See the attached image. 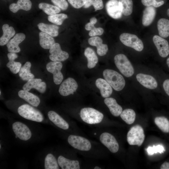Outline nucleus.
Segmentation results:
<instances>
[{"instance_id": "obj_1", "label": "nucleus", "mask_w": 169, "mask_h": 169, "mask_svg": "<svg viewBox=\"0 0 169 169\" xmlns=\"http://www.w3.org/2000/svg\"><path fill=\"white\" fill-rule=\"evenodd\" d=\"M103 74L105 79L114 90L120 91L124 87L125 80L118 72L112 69H106L103 71Z\"/></svg>"}, {"instance_id": "obj_2", "label": "nucleus", "mask_w": 169, "mask_h": 169, "mask_svg": "<svg viewBox=\"0 0 169 169\" xmlns=\"http://www.w3.org/2000/svg\"><path fill=\"white\" fill-rule=\"evenodd\" d=\"M114 60L117 68L124 75L129 77L133 74V67L125 55L123 54H117L115 56Z\"/></svg>"}, {"instance_id": "obj_3", "label": "nucleus", "mask_w": 169, "mask_h": 169, "mask_svg": "<svg viewBox=\"0 0 169 169\" xmlns=\"http://www.w3.org/2000/svg\"><path fill=\"white\" fill-rule=\"evenodd\" d=\"M82 120L87 123L93 124L100 123L104 115L101 112L92 108L86 107L82 109L80 113Z\"/></svg>"}, {"instance_id": "obj_4", "label": "nucleus", "mask_w": 169, "mask_h": 169, "mask_svg": "<svg viewBox=\"0 0 169 169\" xmlns=\"http://www.w3.org/2000/svg\"><path fill=\"white\" fill-rule=\"evenodd\" d=\"M145 137L142 127L136 125L131 128L127 133V140L131 145H137L140 146L144 141Z\"/></svg>"}, {"instance_id": "obj_5", "label": "nucleus", "mask_w": 169, "mask_h": 169, "mask_svg": "<svg viewBox=\"0 0 169 169\" xmlns=\"http://www.w3.org/2000/svg\"><path fill=\"white\" fill-rule=\"evenodd\" d=\"M18 111L20 116L27 119L38 122H41L43 120L42 113L28 105H21L18 108Z\"/></svg>"}, {"instance_id": "obj_6", "label": "nucleus", "mask_w": 169, "mask_h": 169, "mask_svg": "<svg viewBox=\"0 0 169 169\" xmlns=\"http://www.w3.org/2000/svg\"><path fill=\"white\" fill-rule=\"evenodd\" d=\"M120 39L124 45L137 51H141L144 48L142 41L135 34L124 33L120 35Z\"/></svg>"}, {"instance_id": "obj_7", "label": "nucleus", "mask_w": 169, "mask_h": 169, "mask_svg": "<svg viewBox=\"0 0 169 169\" xmlns=\"http://www.w3.org/2000/svg\"><path fill=\"white\" fill-rule=\"evenodd\" d=\"M68 141L73 147L79 150L88 151L91 148L90 141L82 136L71 135L68 137Z\"/></svg>"}, {"instance_id": "obj_8", "label": "nucleus", "mask_w": 169, "mask_h": 169, "mask_svg": "<svg viewBox=\"0 0 169 169\" xmlns=\"http://www.w3.org/2000/svg\"><path fill=\"white\" fill-rule=\"evenodd\" d=\"M63 67L60 61H53L48 63L46 66L47 71L53 75V80L56 84H60L63 79V76L61 72Z\"/></svg>"}, {"instance_id": "obj_9", "label": "nucleus", "mask_w": 169, "mask_h": 169, "mask_svg": "<svg viewBox=\"0 0 169 169\" xmlns=\"http://www.w3.org/2000/svg\"><path fill=\"white\" fill-rule=\"evenodd\" d=\"M78 87V84L75 80L73 78L69 77L61 83L59 91L61 95L67 96L70 94H73Z\"/></svg>"}, {"instance_id": "obj_10", "label": "nucleus", "mask_w": 169, "mask_h": 169, "mask_svg": "<svg viewBox=\"0 0 169 169\" xmlns=\"http://www.w3.org/2000/svg\"><path fill=\"white\" fill-rule=\"evenodd\" d=\"M101 142L113 153L117 152L119 149V145L114 136L108 132H104L100 136Z\"/></svg>"}, {"instance_id": "obj_11", "label": "nucleus", "mask_w": 169, "mask_h": 169, "mask_svg": "<svg viewBox=\"0 0 169 169\" xmlns=\"http://www.w3.org/2000/svg\"><path fill=\"white\" fill-rule=\"evenodd\" d=\"M13 130L16 135V138L27 141L31 136V133L29 128L24 124L19 122L14 123L12 125Z\"/></svg>"}, {"instance_id": "obj_12", "label": "nucleus", "mask_w": 169, "mask_h": 169, "mask_svg": "<svg viewBox=\"0 0 169 169\" xmlns=\"http://www.w3.org/2000/svg\"><path fill=\"white\" fill-rule=\"evenodd\" d=\"M106 8L108 14L113 18L118 19L122 17V6L119 0H109L106 4Z\"/></svg>"}, {"instance_id": "obj_13", "label": "nucleus", "mask_w": 169, "mask_h": 169, "mask_svg": "<svg viewBox=\"0 0 169 169\" xmlns=\"http://www.w3.org/2000/svg\"><path fill=\"white\" fill-rule=\"evenodd\" d=\"M50 59L53 61H63L67 59L69 57L68 53L61 49L58 43H55L49 49Z\"/></svg>"}, {"instance_id": "obj_14", "label": "nucleus", "mask_w": 169, "mask_h": 169, "mask_svg": "<svg viewBox=\"0 0 169 169\" xmlns=\"http://www.w3.org/2000/svg\"><path fill=\"white\" fill-rule=\"evenodd\" d=\"M153 41L159 55L162 57H166L169 54V44L168 41L163 38L156 35L153 36Z\"/></svg>"}, {"instance_id": "obj_15", "label": "nucleus", "mask_w": 169, "mask_h": 169, "mask_svg": "<svg viewBox=\"0 0 169 169\" xmlns=\"http://www.w3.org/2000/svg\"><path fill=\"white\" fill-rule=\"evenodd\" d=\"M46 84L40 79L33 78L29 80L23 85V89L29 91L32 89L34 88L41 93H44L46 90Z\"/></svg>"}, {"instance_id": "obj_16", "label": "nucleus", "mask_w": 169, "mask_h": 169, "mask_svg": "<svg viewBox=\"0 0 169 169\" xmlns=\"http://www.w3.org/2000/svg\"><path fill=\"white\" fill-rule=\"evenodd\" d=\"M136 78L139 83L147 88L154 89L157 87V81L151 75L139 73L136 75Z\"/></svg>"}, {"instance_id": "obj_17", "label": "nucleus", "mask_w": 169, "mask_h": 169, "mask_svg": "<svg viewBox=\"0 0 169 169\" xmlns=\"http://www.w3.org/2000/svg\"><path fill=\"white\" fill-rule=\"evenodd\" d=\"M25 35L23 33H17L7 44L8 51L9 52L18 53L20 51L19 44L25 38Z\"/></svg>"}, {"instance_id": "obj_18", "label": "nucleus", "mask_w": 169, "mask_h": 169, "mask_svg": "<svg viewBox=\"0 0 169 169\" xmlns=\"http://www.w3.org/2000/svg\"><path fill=\"white\" fill-rule=\"evenodd\" d=\"M88 42L90 45L96 47L97 53L100 56H104L107 53L108 50V46L102 43V40L100 38L92 37L88 39Z\"/></svg>"}, {"instance_id": "obj_19", "label": "nucleus", "mask_w": 169, "mask_h": 169, "mask_svg": "<svg viewBox=\"0 0 169 169\" xmlns=\"http://www.w3.org/2000/svg\"><path fill=\"white\" fill-rule=\"evenodd\" d=\"M95 85L100 90L103 97L107 98L111 95L113 91L112 87L105 79L102 78L97 79L95 81Z\"/></svg>"}, {"instance_id": "obj_20", "label": "nucleus", "mask_w": 169, "mask_h": 169, "mask_svg": "<svg viewBox=\"0 0 169 169\" xmlns=\"http://www.w3.org/2000/svg\"><path fill=\"white\" fill-rule=\"evenodd\" d=\"M156 14L155 7L152 6L146 7L143 11L142 23L143 26H147L153 21Z\"/></svg>"}, {"instance_id": "obj_21", "label": "nucleus", "mask_w": 169, "mask_h": 169, "mask_svg": "<svg viewBox=\"0 0 169 169\" xmlns=\"http://www.w3.org/2000/svg\"><path fill=\"white\" fill-rule=\"evenodd\" d=\"M104 102L113 116L117 117L120 115L122 111V108L117 103L115 99L113 98L107 97L105 99Z\"/></svg>"}, {"instance_id": "obj_22", "label": "nucleus", "mask_w": 169, "mask_h": 169, "mask_svg": "<svg viewBox=\"0 0 169 169\" xmlns=\"http://www.w3.org/2000/svg\"><path fill=\"white\" fill-rule=\"evenodd\" d=\"M48 115L50 120L59 127L64 130L69 128V125L67 122L55 111H50Z\"/></svg>"}, {"instance_id": "obj_23", "label": "nucleus", "mask_w": 169, "mask_h": 169, "mask_svg": "<svg viewBox=\"0 0 169 169\" xmlns=\"http://www.w3.org/2000/svg\"><path fill=\"white\" fill-rule=\"evenodd\" d=\"M19 96L34 107H37L40 104V100L38 97L33 94L24 90L18 92Z\"/></svg>"}, {"instance_id": "obj_24", "label": "nucleus", "mask_w": 169, "mask_h": 169, "mask_svg": "<svg viewBox=\"0 0 169 169\" xmlns=\"http://www.w3.org/2000/svg\"><path fill=\"white\" fill-rule=\"evenodd\" d=\"M2 28L3 34L0 38L1 46L7 44L10 39L14 36L15 33L14 28L12 26H9L7 24H4Z\"/></svg>"}, {"instance_id": "obj_25", "label": "nucleus", "mask_w": 169, "mask_h": 169, "mask_svg": "<svg viewBox=\"0 0 169 169\" xmlns=\"http://www.w3.org/2000/svg\"><path fill=\"white\" fill-rule=\"evenodd\" d=\"M59 166L62 169H79V162L77 160H71L60 156L58 158Z\"/></svg>"}, {"instance_id": "obj_26", "label": "nucleus", "mask_w": 169, "mask_h": 169, "mask_svg": "<svg viewBox=\"0 0 169 169\" xmlns=\"http://www.w3.org/2000/svg\"><path fill=\"white\" fill-rule=\"evenodd\" d=\"M32 5L30 0H18L16 3L11 4L9 8L11 12L16 13L20 9L29 11L31 9Z\"/></svg>"}, {"instance_id": "obj_27", "label": "nucleus", "mask_w": 169, "mask_h": 169, "mask_svg": "<svg viewBox=\"0 0 169 169\" xmlns=\"http://www.w3.org/2000/svg\"><path fill=\"white\" fill-rule=\"evenodd\" d=\"M39 43L41 46L45 49H50L55 43L52 37L43 32L39 33Z\"/></svg>"}, {"instance_id": "obj_28", "label": "nucleus", "mask_w": 169, "mask_h": 169, "mask_svg": "<svg viewBox=\"0 0 169 169\" xmlns=\"http://www.w3.org/2000/svg\"><path fill=\"white\" fill-rule=\"evenodd\" d=\"M38 29L52 37L57 36L59 34V27L56 25L48 24L41 23L37 25Z\"/></svg>"}, {"instance_id": "obj_29", "label": "nucleus", "mask_w": 169, "mask_h": 169, "mask_svg": "<svg viewBox=\"0 0 169 169\" xmlns=\"http://www.w3.org/2000/svg\"><path fill=\"white\" fill-rule=\"evenodd\" d=\"M157 27L160 36L166 38L169 36V20L161 18L157 22Z\"/></svg>"}, {"instance_id": "obj_30", "label": "nucleus", "mask_w": 169, "mask_h": 169, "mask_svg": "<svg viewBox=\"0 0 169 169\" xmlns=\"http://www.w3.org/2000/svg\"><path fill=\"white\" fill-rule=\"evenodd\" d=\"M84 55L87 59V67L89 69L94 68L97 63L98 58L94 51L90 47L87 48L84 51Z\"/></svg>"}, {"instance_id": "obj_31", "label": "nucleus", "mask_w": 169, "mask_h": 169, "mask_svg": "<svg viewBox=\"0 0 169 169\" xmlns=\"http://www.w3.org/2000/svg\"><path fill=\"white\" fill-rule=\"evenodd\" d=\"M31 64L30 62H27L21 67L19 72V75L23 80L28 81L34 78V75L31 72L30 68Z\"/></svg>"}, {"instance_id": "obj_32", "label": "nucleus", "mask_w": 169, "mask_h": 169, "mask_svg": "<svg viewBox=\"0 0 169 169\" xmlns=\"http://www.w3.org/2000/svg\"><path fill=\"white\" fill-rule=\"evenodd\" d=\"M38 8L49 15L57 14L60 11V8L58 7L45 3H39Z\"/></svg>"}, {"instance_id": "obj_33", "label": "nucleus", "mask_w": 169, "mask_h": 169, "mask_svg": "<svg viewBox=\"0 0 169 169\" xmlns=\"http://www.w3.org/2000/svg\"><path fill=\"white\" fill-rule=\"evenodd\" d=\"M120 115L122 120L129 125L132 124L136 119V113L133 110L131 109L124 110Z\"/></svg>"}, {"instance_id": "obj_34", "label": "nucleus", "mask_w": 169, "mask_h": 169, "mask_svg": "<svg viewBox=\"0 0 169 169\" xmlns=\"http://www.w3.org/2000/svg\"><path fill=\"white\" fill-rule=\"evenodd\" d=\"M155 124L164 133L169 132V120L164 116L156 117L154 119Z\"/></svg>"}, {"instance_id": "obj_35", "label": "nucleus", "mask_w": 169, "mask_h": 169, "mask_svg": "<svg viewBox=\"0 0 169 169\" xmlns=\"http://www.w3.org/2000/svg\"><path fill=\"white\" fill-rule=\"evenodd\" d=\"M58 161L55 157L51 154H48L44 161V168L45 169H59Z\"/></svg>"}, {"instance_id": "obj_36", "label": "nucleus", "mask_w": 169, "mask_h": 169, "mask_svg": "<svg viewBox=\"0 0 169 169\" xmlns=\"http://www.w3.org/2000/svg\"><path fill=\"white\" fill-rule=\"evenodd\" d=\"M122 6V14L127 16L130 15L133 11L132 0H118Z\"/></svg>"}, {"instance_id": "obj_37", "label": "nucleus", "mask_w": 169, "mask_h": 169, "mask_svg": "<svg viewBox=\"0 0 169 169\" xmlns=\"http://www.w3.org/2000/svg\"><path fill=\"white\" fill-rule=\"evenodd\" d=\"M68 18L67 15L64 13L57 14L48 17V20L50 22L56 25L62 24L64 21Z\"/></svg>"}, {"instance_id": "obj_38", "label": "nucleus", "mask_w": 169, "mask_h": 169, "mask_svg": "<svg viewBox=\"0 0 169 169\" xmlns=\"http://www.w3.org/2000/svg\"><path fill=\"white\" fill-rule=\"evenodd\" d=\"M146 151L148 154L150 156L157 152L161 154L163 153L165 150L162 145H158L156 146L153 145L152 147L149 146L146 149Z\"/></svg>"}, {"instance_id": "obj_39", "label": "nucleus", "mask_w": 169, "mask_h": 169, "mask_svg": "<svg viewBox=\"0 0 169 169\" xmlns=\"http://www.w3.org/2000/svg\"><path fill=\"white\" fill-rule=\"evenodd\" d=\"M6 66L12 73L16 74L19 72L21 68V64L20 62L14 61H9L7 64Z\"/></svg>"}, {"instance_id": "obj_40", "label": "nucleus", "mask_w": 169, "mask_h": 169, "mask_svg": "<svg viewBox=\"0 0 169 169\" xmlns=\"http://www.w3.org/2000/svg\"><path fill=\"white\" fill-rule=\"evenodd\" d=\"M141 2L144 6L148 7L152 6L155 8H158L164 4L163 1L157 2L156 0H141Z\"/></svg>"}, {"instance_id": "obj_41", "label": "nucleus", "mask_w": 169, "mask_h": 169, "mask_svg": "<svg viewBox=\"0 0 169 169\" xmlns=\"http://www.w3.org/2000/svg\"><path fill=\"white\" fill-rule=\"evenodd\" d=\"M51 1L56 6L62 10H66L68 8V4L66 0H51Z\"/></svg>"}, {"instance_id": "obj_42", "label": "nucleus", "mask_w": 169, "mask_h": 169, "mask_svg": "<svg viewBox=\"0 0 169 169\" xmlns=\"http://www.w3.org/2000/svg\"><path fill=\"white\" fill-rule=\"evenodd\" d=\"M68 2L74 8H79L83 6L87 0H68Z\"/></svg>"}, {"instance_id": "obj_43", "label": "nucleus", "mask_w": 169, "mask_h": 169, "mask_svg": "<svg viewBox=\"0 0 169 169\" xmlns=\"http://www.w3.org/2000/svg\"><path fill=\"white\" fill-rule=\"evenodd\" d=\"M104 30L103 28L100 27L95 28V27L90 30L89 33L90 36L94 37L96 35H100L102 34Z\"/></svg>"}, {"instance_id": "obj_44", "label": "nucleus", "mask_w": 169, "mask_h": 169, "mask_svg": "<svg viewBox=\"0 0 169 169\" xmlns=\"http://www.w3.org/2000/svg\"><path fill=\"white\" fill-rule=\"evenodd\" d=\"M92 5L93 6L95 11L101 10L104 7L102 0H93Z\"/></svg>"}, {"instance_id": "obj_45", "label": "nucleus", "mask_w": 169, "mask_h": 169, "mask_svg": "<svg viewBox=\"0 0 169 169\" xmlns=\"http://www.w3.org/2000/svg\"><path fill=\"white\" fill-rule=\"evenodd\" d=\"M163 87L166 93L169 96V79H167L164 81Z\"/></svg>"}, {"instance_id": "obj_46", "label": "nucleus", "mask_w": 169, "mask_h": 169, "mask_svg": "<svg viewBox=\"0 0 169 169\" xmlns=\"http://www.w3.org/2000/svg\"><path fill=\"white\" fill-rule=\"evenodd\" d=\"M7 56L9 61H13L18 57V55L15 53L10 52L8 54Z\"/></svg>"}, {"instance_id": "obj_47", "label": "nucleus", "mask_w": 169, "mask_h": 169, "mask_svg": "<svg viewBox=\"0 0 169 169\" xmlns=\"http://www.w3.org/2000/svg\"><path fill=\"white\" fill-rule=\"evenodd\" d=\"M95 27L94 25L90 22L87 23L85 26V29L88 31H90Z\"/></svg>"}, {"instance_id": "obj_48", "label": "nucleus", "mask_w": 169, "mask_h": 169, "mask_svg": "<svg viewBox=\"0 0 169 169\" xmlns=\"http://www.w3.org/2000/svg\"><path fill=\"white\" fill-rule=\"evenodd\" d=\"M161 169H169V162L166 161L164 162L160 166Z\"/></svg>"}, {"instance_id": "obj_49", "label": "nucleus", "mask_w": 169, "mask_h": 169, "mask_svg": "<svg viewBox=\"0 0 169 169\" xmlns=\"http://www.w3.org/2000/svg\"><path fill=\"white\" fill-rule=\"evenodd\" d=\"M93 0H87L84 6V8H87L92 5Z\"/></svg>"}, {"instance_id": "obj_50", "label": "nucleus", "mask_w": 169, "mask_h": 169, "mask_svg": "<svg viewBox=\"0 0 169 169\" xmlns=\"http://www.w3.org/2000/svg\"><path fill=\"white\" fill-rule=\"evenodd\" d=\"M97 22V19L95 17H92L90 19V22L95 25Z\"/></svg>"}, {"instance_id": "obj_51", "label": "nucleus", "mask_w": 169, "mask_h": 169, "mask_svg": "<svg viewBox=\"0 0 169 169\" xmlns=\"http://www.w3.org/2000/svg\"><path fill=\"white\" fill-rule=\"evenodd\" d=\"M166 64L169 68V58H168L166 61Z\"/></svg>"}, {"instance_id": "obj_52", "label": "nucleus", "mask_w": 169, "mask_h": 169, "mask_svg": "<svg viewBox=\"0 0 169 169\" xmlns=\"http://www.w3.org/2000/svg\"><path fill=\"white\" fill-rule=\"evenodd\" d=\"M95 169H101V168L99 166H96L94 167Z\"/></svg>"}, {"instance_id": "obj_53", "label": "nucleus", "mask_w": 169, "mask_h": 169, "mask_svg": "<svg viewBox=\"0 0 169 169\" xmlns=\"http://www.w3.org/2000/svg\"><path fill=\"white\" fill-rule=\"evenodd\" d=\"M166 13L168 15V16L169 17V8H168L166 11Z\"/></svg>"}, {"instance_id": "obj_54", "label": "nucleus", "mask_w": 169, "mask_h": 169, "mask_svg": "<svg viewBox=\"0 0 169 169\" xmlns=\"http://www.w3.org/2000/svg\"><path fill=\"white\" fill-rule=\"evenodd\" d=\"M1 148V145H0V148Z\"/></svg>"}, {"instance_id": "obj_55", "label": "nucleus", "mask_w": 169, "mask_h": 169, "mask_svg": "<svg viewBox=\"0 0 169 169\" xmlns=\"http://www.w3.org/2000/svg\"><path fill=\"white\" fill-rule=\"evenodd\" d=\"M0 94L1 95V91H0Z\"/></svg>"}]
</instances>
